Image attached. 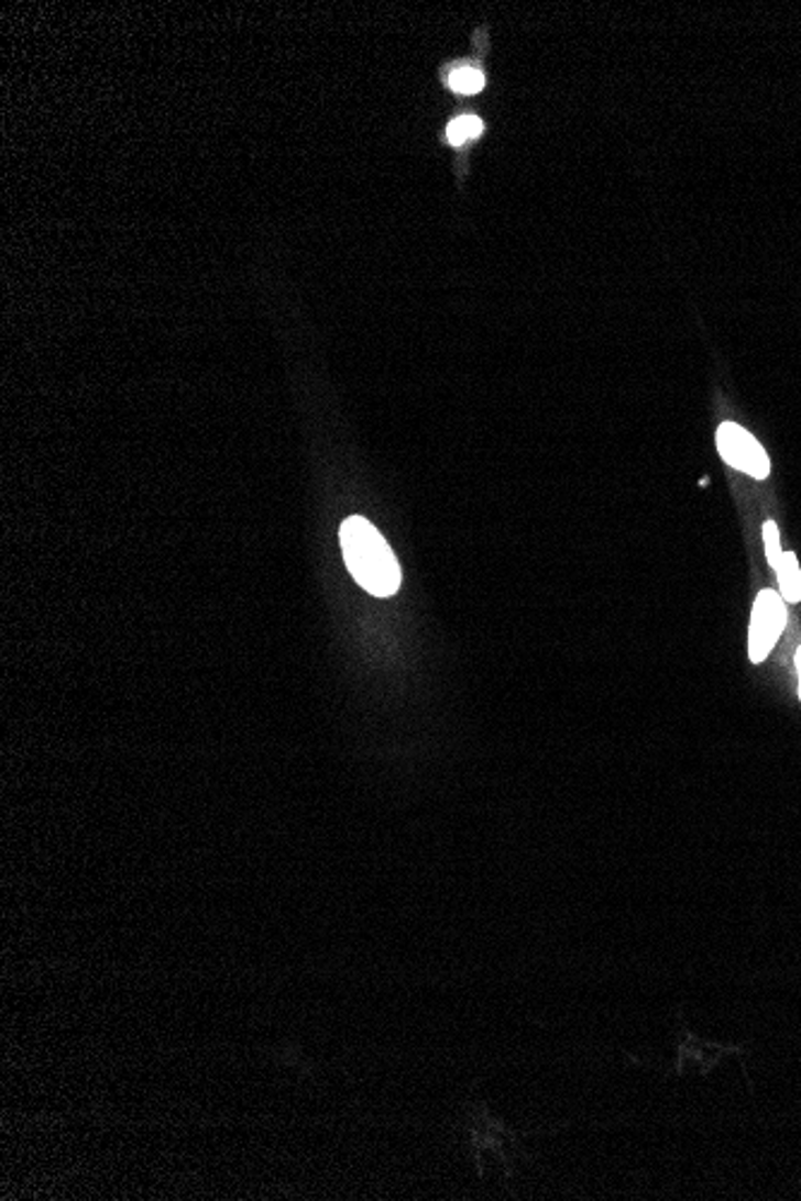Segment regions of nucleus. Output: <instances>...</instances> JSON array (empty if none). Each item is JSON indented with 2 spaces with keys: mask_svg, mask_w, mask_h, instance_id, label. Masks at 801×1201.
<instances>
[{
  "mask_svg": "<svg viewBox=\"0 0 801 1201\" xmlns=\"http://www.w3.org/2000/svg\"><path fill=\"white\" fill-rule=\"evenodd\" d=\"M339 538L345 566L360 588L375 597H392L401 588V569L392 547L367 518H345Z\"/></svg>",
  "mask_w": 801,
  "mask_h": 1201,
  "instance_id": "nucleus-1",
  "label": "nucleus"
},
{
  "mask_svg": "<svg viewBox=\"0 0 801 1201\" xmlns=\"http://www.w3.org/2000/svg\"><path fill=\"white\" fill-rule=\"evenodd\" d=\"M717 449H720V456H723L732 469L749 473L751 477H758V480L768 477L770 473L768 453L749 432L744 430V427L734 422L720 425Z\"/></svg>",
  "mask_w": 801,
  "mask_h": 1201,
  "instance_id": "nucleus-2",
  "label": "nucleus"
},
{
  "mask_svg": "<svg viewBox=\"0 0 801 1201\" xmlns=\"http://www.w3.org/2000/svg\"><path fill=\"white\" fill-rule=\"evenodd\" d=\"M787 611L782 605V597L776 591L758 593L751 614V631H749V658L751 662H764L768 658L770 648L776 646L778 636L784 629Z\"/></svg>",
  "mask_w": 801,
  "mask_h": 1201,
  "instance_id": "nucleus-3",
  "label": "nucleus"
},
{
  "mask_svg": "<svg viewBox=\"0 0 801 1201\" xmlns=\"http://www.w3.org/2000/svg\"><path fill=\"white\" fill-rule=\"evenodd\" d=\"M776 571H778L782 597L787 599V603H801V573H799L797 557L792 552H784Z\"/></svg>",
  "mask_w": 801,
  "mask_h": 1201,
  "instance_id": "nucleus-4",
  "label": "nucleus"
},
{
  "mask_svg": "<svg viewBox=\"0 0 801 1201\" xmlns=\"http://www.w3.org/2000/svg\"><path fill=\"white\" fill-rule=\"evenodd\" d=\"M480 132H483V123H480L475 115H461V118L451 120V123H449L447 140L451 144H463V142L480 137Z\"/></svg>",
  "mask_w": 801,
  "mask_h": 1201,
  "instance_id": "nucleus-5",
  "label": "nucleus"
},
{
  "mask_svg": "<svg viewBox=\"0 0 801 1201\" xmlns=\"http://www.w3.org/2000/svg\"><path fill=\"white\" fill-rule=\"evenodd\" d=\"M449 87L453 91H459V95H475V91H480L485 87V77H483V73L475 70V68H459V70L451 73Z\"/></svg>",
  "mask_w": 801,
  "mask_h": 1201,
  "instance_id": "nucleus-6",
  "label": "nucleus"
},
{
  "mask_svg": "<svg viewBox=\"0 0 801 1201\" xmlns=\"http://www.w3.org/2000/svg\"><path fill=\"white\" fill-rule=\"evenodd\" d=\"M764 542H766L768 562L772 566H778L780 559H782V550H780V532H778V526L772 524V520H768V524L764 526Z\"/></svg>",
  "mask_w": 801,
  "mask_h": 1201,
  "instance_id": "nucleus-7",
  "label": "nucleus"
},
{
  "mask_svg": "<svg viewBox=\"0 0 801 1201\" xmlns=\"http://www.w3.org/2000/svg\"><path fill=\"white\" fill-rule=\"evenodd\" d=\"M797 670H799V696H801V648L797 650Z\"/></svg>",
  "mask_w": 801,
  "mask_h": 1201,
  "instance_id": "nucleus-8",
  "label": "nucleus"
}]
</instances>
